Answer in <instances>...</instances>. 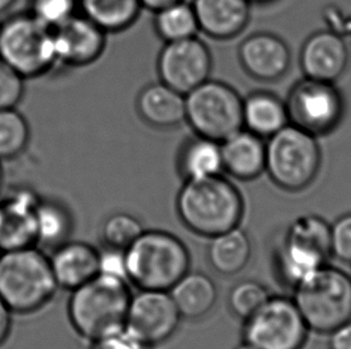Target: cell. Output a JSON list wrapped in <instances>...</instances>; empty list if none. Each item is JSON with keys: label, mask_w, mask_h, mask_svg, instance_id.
<instances>
[{"label": "cell", "mask_w": 351, "mask_h": 349, "mask_svg": "<svg viewBox=\"0 0 351 349\" xmlns=\"http://www.w3.org/2000/svg\"><path fill=\"white\" fill-rule=\"evenodd\" d=\"M176 207L185 227L205 238L240 227L245 216L240 190L223 174L185 181Z\"/></svg>", "instance_id": "obj_1"}, {"label": "cell", "mask_w": 351, "mask_h": 349, "mask_svg": "<svg viewBox=\"0 0 351 349\" xmlns=\"http://www.w3.org/2000/svg\"><path fill=\"white\" fill-rule=\"evenodd\" d=\"M128 281L138 289L169 291L191 268L181 238L165 230H144L126 249Z\"/></svg>", "instance_id": "obj_2"}, {"label": "cell", "mask_w": 351, "mask_h": 349, "mask_svg": "<svg viewBox=\"0 0 351 349\" xmlns=\"http://www.w3.org/2000/svg\"><path fill=\"white\" fill-rule=\"evenodd\" d=\"M49 256L36 246L0 254V298L14 313H34L58 291Z\"/></svg>", "instance_id": "obj_3"}, {"label": "cell", "mask_w": 351, "mask_h": 349, "mask_svg": "<svg viewBox=\"0 0 351 349\" xmlns=\"http://www.w3.org/2000/svg\"><path fill=\"white\" fill-rule=\"evenodd\" d=\"M130 286L126 281L97 275L71 291L67 316L77 334L91 342L123 326L132 297Z\"/></svg>", "instance_id": "obj_4"}, {"label": "cell", "mask_w": 351, "mask_h": 349, "mask_svg": "<svg viewBox=\"0 0 351 349\" xmlns=\"http://www.w3.org/2000/svg\"><path fill=\"white\" fill-rule=\"evenodd\" d=\"M291 297L311 333L328 335L351 321V275L341 267L324 264L293 289Z\"/></svg>", "instance_id": "obj_5"}, {"label": "cell", "mask_w": 351, "mask_h": 349, "mask_svg": "<svg viewBox=\"0 0 351 349\" xmlns=\"http://www.w3.org/2000/svg\"><path fill=\"white\" fill-rule=\"evenodd\" d=\"M322 163L318 138L291 123L266 142L265 172L285 192L308 188L318 177Z\"/></svg>", "instance_id": "obj_6"}, {"label": "cell", "mask_w": 351, "mask_h": 349, "mask_svg": "<svg viewBox=\"0 0 351 349\" xmlns=\"http://www.w3.org/2000/svg\"><path fill=\"white\" fill-rule=\"evenodd\" d=\"M0 57L24 79L45 76L58 66L52 29L27 11L0 22Z\"/></svg>", "instance_id": "obj_7"}, {"label": "cell", "mask_w": 351, "mask_h": 349, "mask_svg": "<svg viewBox=\"0 0 351 349\" xmlns=\"http://www.w3.org/2000/svg\"><path fill=\"white\" fill-rule=\"evenodd\" d=\"M242 102L232 86L208 79L185 94V122L195 135L222 142L243 128Z\"/></svg>", "instance_id": "obj_8"}, {"label": "cell", "mask_w": 351, "mask_h": 349, "mask_svg": "<svg viewBox=\"0 0 351 349\" xmlns=\"http://www.w3.org/2000/svg\"><path fill=\"white\" fill-rule=\"evenodd\" d=\"M309 331L293 297L271 294L243 321L242 341L256 349H304Z\"/></svg>", "instance_id": "obj_9"}, {"label": "cell", "mask_w": 351, "mask_h": 349, "mask_svg": "<svg viewBox=\"0 0 351 349\" xmlns=\"http://www.w3.org/2000/svg\"><path fill=\"white\" fill-rule=\"evenodd\" d=\"M289 123L318 138L342 122L344 99L335 83L306 78L290 89L285 101Z\"/></svg>", "instance_id": "obj_10"}, {"label": "cell", "mask_w": 351, "mask_h": 349, "mask_svg": "<svg viewBox=\"0 0 351 349\" xmlns=\"http://www.w3.org/2000/svg\"><path fill=\"white\" fill-rule=\"evenodd\" d=\"M181 318L169 291L138 289L128 304L125 324L152 348L171 340Z\"/></svg>", "instance_id": "obj_11"}, {"label": "cell", "mask_w": 351, "mask_h": 349, "mask_svg": "<svg viewBox=\"0 0 351 349\" xmlns=\"http://www.w3.org/2000/svg\"><path fill=\"white\" fill-rule=\"evenodd\" d=\"M211 70L210 49L197 36L166 42L157 59L160 81L182 94L210 79Z\"/></svg>", "instance_id": "obj_12"}, {"label": "cell", "mask_w": 351, "mask_h": 349, "mask_svg": "<svg viewBox=\"0 0 351 349\" xmlns=\"http://www.w3.org/2000/svg\"><path fill=\"white\" fill-rule=\"evenodd\" d=\"M106 35L84 14L72 16L53 29L58 65L82 67L95 62L105 51Z\"/></svg>", "instance_id": "obj_13"}, {"label": "cell", "mask_w": 351, "mask_h": 349, "mask_svg": "<svg viewBox=\"0 0 351 349\" xmlns=\"http://www.w3.org/2000/svg\"><path fill=\"white\" fill-rule=\"evenodd\" d=\"M41 198L28 190L0 201V253L38 246L36 209Z\"/></svg>", "instance_id": "obj_14"}, {"label": "cell", "mask_w": 351, "mask_h": 349, "mask_svg": "<svg viewBox=\"0 0 351 349\" xmlns=\"http://www.w3.org/2000/svg\"><path fill=\"white\" fill-rule=\"evenodd\" d=\"M349 49L337 33L323 30L311 35L300 52V66L306 78L336 81L347 71Z\"/></svg>", "instance_id": "obj_15"}, {"label": "cell", "mask_w": 351, "mask_h": 349, "mask_svg": "<svg viewBox=\"0 0 351 349\" xmlns=\"http://www.w3.org/2000/svg\"><path fill=\"white\" fill-rule=\"evenodd\" d=\"M239 60L248 76L261 81H276L289 71L291 54L280 36L256 33L248 36L239 48Z\"/></svg>", "instance_id": "obj_16"}, {"label": "cell", "mask_w": 351, "mask_h": 349, "mask_svg": "<svg viewBox=\"0 0 351 349\" xmlns=\"http://www.w3.org/2000/svg\"><path fill=\"white\" fill-rule=\"evenodd\" d=\"M49 261L58 287L70 292L99 275V249L86 242H64Z\"/></svg>", "instance_id": "obj_17"}, {"label": "cell", "mask_w": 351, "mask_h": 349, "mask_svg": "<svg viewBox=\"0 0 351 349\" xmlns=\"http://www.w3.org/2000/svg\"><path fill=\"white\" fill-rule=\"evenodd\" d=\"M199 31L215 40H230L246 29L251 0H193Z\"/></svg>", "instance_id": "obj_18"}, {"label": "cell", "mask_w": 351, "mask_h": 349, "mask_svg": "<svg viewBox=\"0 0 351 349\" xmlns=\"http://www.w3.org/2000/svg\"><path fill=\"white\" fill-rule=\"evenodd\" d=\"M223 170L234 179L252 181L265 172L266 142L241 128L221 142Z\"/></svg>", "instance_id": "obj_19"}, {"label": "cell", "mask_w": 351, "mask_h": 349, "mask_svg": "<svg viewBox=\"0 0 351 349\" xmlns=\"http://www.w3.org/2000/svg\"><path fill=\"white\" fill-rule=\"evenodd\" d=\"M136 107L139 116L152 127H178L185 122V94L162 81L145 86L138 94Z\"/></svg>", "instance_id": "obj_20"}, {"label": "cell", "mask_w": 351, "mask_h": 349, "mask_svg": "<svg viewBox=\"0 0 351 349\" xmlns=\"http://www.w3.org/2000/svg\"><path fill=\"white\" fill-rule=\"evenodd\" d=\"M243 128L263 139H269L289 125L285 101L272 92L256 91L242 102Z\"/></svg>", "instance_id": "obj_21"}, {"label": "cell", "mask_w": 351, "mask_h": 349, "mask_svg": "<svg viewBox=\"0 0 351 349\" xmlns=\"http://www.w3.org/2000/svg\"><path fill=\"white\" fill-rule=\"evenodd\" d=\"M181 317L186 320H200L214 309L219 291L214 280L202 272L189 270L169 289Z\"/></svg>", "instance_id": "obj_22"}, {"label": "cell", "mask_w": 351, "mask_h": 349, "mask_svg": "<svg viewBox=\"0 0 351 349\" xmlns=\"http://www.w3.org/2000/svg\"><path fill=\"white\" fill-rule=\"evenodd\" d=\"M208 261L215 272L223 276L241 273L252 257L251 238L241 227L209 238Z\"/></svg>", "instance_id": "obj_23"}, {"label": "cell", "mask_w": 351, "mask_h": 349, "mask_svg": "<svg viewBox=\"0 0 351 349\" xmlns=\"http://www.w3.org/2000/svg\"><path fill=\"white\" fill-rule=\"evenodd\" d=\"M178 166L185 181L222 174L224 170L221 142L195 135L181 148Z\"/></svg>", "instance_id": "obj_24"}, {"label": "cell", "mask_w": 351, "mask_h": 349, "mask_svg": "<svg viewBox=\"0 0 351 349\" xmlns=\"http://www.w3.org/2000/svg\"><path fill=\"white\" fill-rule=\"evenodd\" d=\"M78 8L105 33L130 28L143 9L139 0H78Z\"/></svg>", "instance_id": "obj_25"}, {"label": "cell", "mask_w": 351, "mask_h": 349, "mask_svg": "<svg viewBox=\"0 0 351 349\" xmlns=\"http://www.w3.org/2000/svg\"><path fill=\"white\" fill-rule=\"evenodd\" d=\"M154 27L165 42H174L195 38L199 31L193 5L185 0L155 12Z\"/></svg>", "instance_id": "obj_26"}, {"label": "cell", "mask_w": 351, "mask_h": 349, "mask_svg": "<svg viewBox=\"0 0 351 349\" xmlns=\"http://www.w3.org/2000/svg\"><path fill=\"white\" fill-rule=\"evenodd\" d=\"M72 218L66 207L53 200H40L36 209L38 244L57 248L69 241Z\"/></svg>", "instance_id": "obj_27"}, {"label": "cell", "mask_w": 351, "mask_h": 349, "mask_svg": "<svg viewBox=\"0 0 351 349\" xmlns=\"http://www.w3.org/2000/svg\"><path fill=\"white\" fill-rule=\"evenodd\" d=\"M283 236L331 259V224L320 216H300L290 222Z\"/></svg>", "instance_id": "obj_28"}, {"label": "cell", "mask_w": 351, "mask_h": 349, "mask_svg": "<svg viewBox=\"0 0 351 349\" xmlns=\"http://www.w3.org/2000/svg\"><path fill=\"white\" fill-rule=\"evenodd\" d=\"M30 137V126L23 114L16 108L0 109V161L21 156Z\"/></svg>", "instance_id": "obj_29"}, {"label": "cell", "mask_w": 351, "mask_h": 349, "mask_svg": "<svg viewBox=\"0 0 351 349\" xmlns=\"http://www.w3.org/2000/svg\"><path fill=\"white\" fill-rule=\"evenodd\" d=\"M144 230L142 222L132 214L113 213L101 224V242L104 246L126 250Z\"/></svg>", "instance_id": "obj_30"}, {"label": "cell", "mask_w": 351, "mask_h": 349, "mask_svg": "<svg viewBox=\"0 0 351 349\" xmlns=\"http://www.w3.org/2000/svg\"><path fill=\"white\" fill-rule=\"evenodd\" d=\"M265 285L246 279L235 283L228 294V307L234 316L242 322L251 317L270 298Z\"/></svg>", "instance_id": "obj_31"}, {"label": "cell", "mask_w": 351, "mask_h": 349, "mask_svg": "<svg viewBox=\"0 0 351 349\" xmlns=\"http://www.w3.org/2000/svg\"><path fill=\"white\" fill-rule=\"evenodd\" d=\"M77 8L78 0H28L27 12L53 30L75 16Z\"/></svg>", "instance_id": "obj_32"}, {"label": "cell", "mask_w": 351, "mask_h": 349, "mask_svg": "<svg viewBox=\"0 0 351 349\" xmlns=\"http://www.w3.org/2000/svg\"><path fill=\"white\" fill-rule=\"evenodd\" d=\"M23 77L0 57V109L16 108L23 99Z\"/></svg>", "instance_id": "obj_33"}, {"label": "cell", "mask_w": 351, "mask_h": 349, "mask_svg": "<svg viewBox=\"0 0 351 349\" xmlns=\"http://www.w3.org/2000/svg\"><path fill=\"white\" fill-rule=\"evenodd\" d=\"M331 257L341 263L351 264V212L331 224Z\"/></svg>", "instance_id": "obj_34"}, {"label": "cell", "mask_w": 351, "mask_h": 349, "mask_svg": "<svg viewBox=\"0 0 351 349\" xmlns=\"http://www.w3.org/2000/svg\"><path fill=\"white\" fill-rule=\"evenodd\" d=\"M90 349H150L126 324L91 341Z\"/></svg>", "instance_id": "obj_35"}, {"label": "cell", "mask_w": 351, "mask_h": 349, "mask_svg": "<svg viewBox=\"0 0 351 349\" xmlns=\"http://www.w3.org/2000/svg\"><path fill=\"white\" fill-rule=\"evenodd\" d=\"M99 275L128 281L126 250L104 246L99 249Z\"/></svg>", "instance_id": "obj_36"}, {"label": "cell", "mask_w": 351, "mask_h": 349, "mask_svg": "<svg viewBox=\"0 0 351 349\" xmlns=\"http://www.w3.org/2000/svg\"><path fill=\"white\" fill-rule=\"evenodd\" d=\"M328 349H351V321L328 333Z\"/></svg>", "instance_id": "obj_37"}, {"label": "cell", "mask_w": 351, "mask_h": 349, "mask_svg": "<svg viewBox=\"0 0 351 349\" xmlns=\"http://www.w3.org/2000/svg\"><path fill=\"white\" fill-rule=\"evenodd\" d=\"M12 315L14 312L10 310L4 300L0 298V346L4 345L9 339L12 329Z\"/></svg>", "instance_id": "obj_38"}, {"label": "cell", "mask_w": 351, "mask_h": 349, "mask_svg": "<svg viewBox=\"0 0 351 349\" xmlns=\"http://www.w3.org/2000/svg\"><path fill=\"white\" fill-rule=\"evenodd\" d=\"M139 1H141L143 9L149 10V11H152L155 14L157 11L166 9L168 6L176 4L181 0H139Z\"/></svg>", "instance_id": "obj_39"}, {"label": "cell", "mask_w": 351, "mask_h": 349, "mask_svg": "<svg viewBox=\"0 0 351 349\" xmlns=\"http://www.w3.org/2000/svg\"><path fill=\"white\" fill-rule=\"evenodd\" d=\"M17 0H0V16L6 14L14 4Z\"/></svg>", "instance_id": "obj_40"}, {"label": "cell", "mask_w": 351, "mask_h": 349, "mask_svg": "<svg viewBox=\"0 0 351 349\" xmlns=\"http://www.w3.org/2000/svg\"><path fill=\"white\" fill-rule=\"evenodd\" d=\"M3 183H4V169H3V164L0 161V193L3 189Z\"/></svg>", "instance_id": "obj_41"}, {"label": "cell", "mask_w": 351, "mask_h": 349, "mask_svg": "<svg viewBox=\"0 0 351 349\" xmlns=\"http://www.w3.org/2000/svg\"><path fill=\"white\" fill-rule=\"evenodd\" d=\"M235 349H256L254 347H252V346L248 345V344H246V342H243L242 341V344L240 346H237V348Z\"/></svg>", "instance_id": "obj_42"}, {"label": "cell", "mask_w": 351, "mask_h": 349, "mask_svg": "<svg viewBox=\"0 0 351 349\" xmlns=\"http://www.w3.org/2000/svg\"><path fill=\"white\" fill-rule=\"evenodd\" d=\"M252 3H264V1H269V0H251Z\"/></svg>", "instance_id": "obj_43"}, {"label": "cell", "mask_w": 351, "mask_h": 349, "mask_svg": "<svg viewBox=\"0 0 351 349\" xmlns=\"http://www.w3.org/2000/svg\"><path fill=\"white\" fill-rule=\"evenodd\" d=\"M0 254H1V253H0Z\"/></svg>", "instance_id": "obj_44"}]
</instances>
